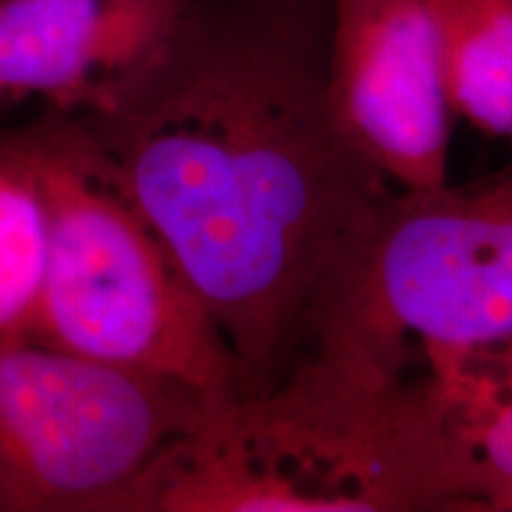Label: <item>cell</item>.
I'll use <instances>...</instances> for the list:
<instances>
[{"label":"cell","mask_w":512,"mask_h":512,"mask_svg":"<svg viewBox=\"0 0 512 512\" xmlns=\"http://www.w3.org/2000/svg\"><path fill=\"white\" fill-rule=\"evenodd\" d=\"M470 508L430 380L313 351L259 392L207 396L150 467L133 512Z\"/></svg>","instance_id":"7a4b0ae2"},{"label":"cell","mask_w":512,"mask_h":512,"mask_svg":"<svg viewBox=\"0 0 512 512\" xmlns=\"http://www.w3.org/2000/svg\"><path fill=\"white\" fill-rule=\"evenodd\" d=\"M430 387L470 484V508L512 496V337L467 351H425Z\"/></svg>","instance_id":"ba28073f"},{"label":"cell","mask_w":512,"mask_h":512,"mask_svg":"<svg viewBox=\"0 0 512 512\" xmlns=\"http://www.w3.org/2000/svg\"><path fill=\"white\" fill-rule=\"evenodd\" d=\"M316 351L401 373L408 339L467 351L512 337V162L465 185L384 192L309 318Z\"/></svg>","instance_id":"277c9868"},{"label":"cell","mask_w":512,"mask_h":512,"mask_svg":"<svg viewBox=\"0 0 512 512\" xmlns=\"http://www.w3.org/2000/svg\"><path fill=\"white\" fill-rule=\"evenodd\" d=\"M325 0H200L110 112L79 117L219 325L240 392L280 380L387 192L325 102Z\"/></svg>","instance_id":"6da1fadb"},{"label":"cell","mask_w":512,"mask_h":512,"mask_svg":"<svg viewBox=\"0 0 512 512\" xmlns=\"http://www.w3.org/2000/svg\"><path fill=\"white\" fill-rule=\"evenodd\" d=\"M325 102L337 133L399 190L448 183L453 110L430 0H325Z\"/></svg>","instance_id":"8992f818"},{"label":"cell","mask_w":512,"mask_h":512,"mask_svg":"<svg viewBox=\"0 0 512 512\" xmlns=\"http://www.w3.org/2000/svg\"><path fill=\"white\" fill-rule=\"evenodd\" d=\"M48 245L41 185L27 162L0 138V339L34 337Z\"/></svg>","instance_id":"30bf717a"},{"label":"cell","mask_w":512,"mask_h":512,"mask_svg":"<svg viewBox=\"0 0 512 512\" xmlns=\"http://www.w3.org/2000/svg\"><path fill=\"white\" fill-rule=\"evenodd\" d=\"M200 0H0V102L67 117L110 112L181 34Z\"/></svg>","instance_id":"52a82bcc"},{"label":"cell","mask_w":512,"mask_h":512,"mask_svg":"<svg viewBox=\"0 0 512 512\" xmlns=\"http://www.w3.org/2000/svg\"><path fill=\"white\" fill-rule=\"evenodd\" d=\"M498 510H512V496L508 498V501H503L501 508H498Z\"/></svg>","instance_id":"8fae6325"},{"label":"cell","mask_w":512,"mask_h":512,"mask_svg":"<svg viewBox=\"0 0 512 512\" xmlns=\"http://www.w3.org/2000/svg\"><path fill=\"white\" fill-rule=\"evenodd\" d=\"M204 399L36 339H0V512L133 510Z\"/></svg>","instance_id":"5b68a950"},{"label":"cell","mask_w":512,"mask_h":512,"mask_svg":"<svg viewBox=\"0 0 512 512\" xmlns=\"http://www.w3.org/2000/svg\"><path fill=\"white\" fill-rule=\"evenodd\" d=\"M48 207V268L36 342L202 396L240 392V368L155 230L79 117L53 112L0 136Z\"/></svg>","instance_id":"3957f363"},{"label":"cell","mask_w":512,"mask_h":512,"mask_svg":"<svg viewBox=\"0 0 512 512\" xmlns=\"http://www.w3.org/2000/svg\"><path fill=\"white\" fill-rule=\"evenodd\" d=\"M456 117L512 140V0H430Z\"/></svg>","instance_id":"9c48e42d"}]
</instances>
